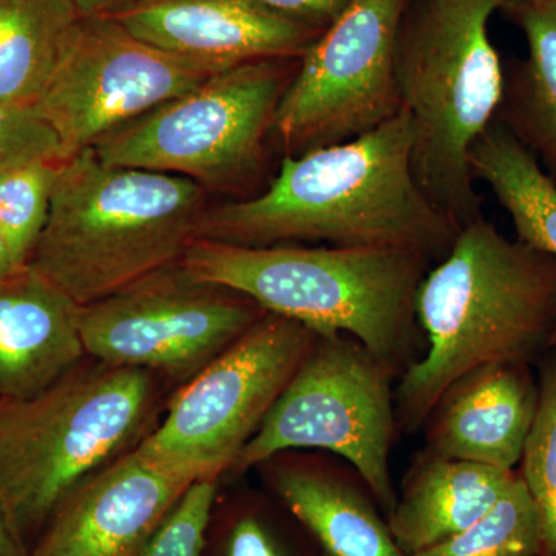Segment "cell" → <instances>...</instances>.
I'll use <instances>...</instances> for the list:
<instances>
[{
  "mask_svg": "<svg viewBox=\"0 0 556 556\" xmlns=\"http://www.w3.org/2000/svg\"><path fill=\"white\" fill-rule=\"evenodd\" d=\"M413 148L415 124L402 109L364 137L283 156L257 195L208 206L199 239L251 248L408 249L441 262L459 228L420 188Z\"/></svg>",
  "mask_w": 556,
  "mask_h": 556,
  "instance_id": "6da1fadb",
  "label": "cell"
},
{
  "mask_svg": "<svg viewBox=\"0 0 556 556\" xmlns=\"http://www.w3.org/2000/svg\"><path fill=\"white\" fill-rule=\"evenodd\" d=\"M427 353L409 364L394 397L405 431L457 380L490 365L527 364L556 336V260L510 240L481 215L459 229L416 294Z\"/></svg>",
  "mask_w": 556,
  "mask_h": 556,
  "instance_id": "7a4b0ae2",
  "label": "cell"
},
{
  "mask_svg": "<svg viewBox=\"0 0 556 556\" xmlns=\"http://www.w3.org/2000/svg\"><path fill=\"white\" fill-rule=\"evenodd\" d=\"M433 260L393 248L237 247L197 239L181 265L317 336L345 334L396 375L413 364L416 294Z\"/></svg>",
  "mask_w": 556,
  "mask_h": 556,
  "instance_id": "3957f363",
  "label": "cell"
},
{
  "mask_svg": "<svg viewBox=\"0 0 556 556\" xmlns=\"http://www.w3.org/2000/svg\"><path fill=\"white\" fill-rule=\"evenodd\" d=\"M207 207V190L193 179L109 166L86 149L60 163L28 265L90 305L181 262Z\"/></svg>",
  "mask_w": 556,
  "mask_h": 556,
  "instance_id": "277c9868",
  "label": "cell"
},
{
  "mask_svg": "<svg viewBox=\"0 0 556 556\" xmlns=\"http://www.w3.org/2000/svg\"><path fill=\"white\" fill-rule=\"evenodd\" d=\"M160 379L87 356L36 396L0 397V510L25 544L79 482L159 426Z\"/></svg>",
  "mask_w": 556,
  "mask_h": 556,
  "instance_id": "5b68a950",
  "label": "cell"
},
{
  "mask_svg": "<svg viewBox=\"0 0 556 556\" xmlns=\"http://www.w3.org/2000/svg\"><path fill=\"white\" fill-rule=\"evenodd\" d=\"M510 0H407L394 72L415 124L413 169L457 228L482 215L470 150L496 118L504 68L489 22Z\"/></svg>",
  "mask_w": 556,
  "mask_h": 556,
  "instance_id": "8992f818",
  "label": "cell"
},
{
  "mask_svg": "<svg viewBox=\"0 0 556 556\" xmlns=\"http://www.w3.org/2000/svg\"><path fill=\"white\" fill-rule=\"evenodd\" d=\"M298 65L265 60L215 73L91 149L109 166L179 175L207 192L247 188L262 175L277 108Z\"/></svg>",
  "mask_w": 556,
  "mask_h": 556,
  "instance_id": "52a82bcc",
  "label": "cell"
},
{
  "mask_svg": "<svg viewBox=\"0 0 556 556\" xmlns=\"http://www.w3.org/2000/svg\"><path fill=\"white\" fill-rule=\"evenodd\" d=\"M393 376L356 339L317 336L230 471L243 473L289 450H325L351 464L390 518L397 501L390 475L397 424Z\"/></svg>",
  "mask_w": 556,
  "mask_h": 556,
  "instance_id": "ba28073f",
  "label": "cell"
},
{
  "mask_svg": "<svg viewBox=\"0 0 556 556\" xmlns=\"http://www.w3.org/2000/svg\"><path fill=\"white\" fill-rule=\"evenodd\" d=\"M316 339L299 321L263 314L178 387L138 452L195 481L219 479L257 433Z\"/></svg>",
  "mask_w": 556,
  "mask_h": 556,
  "instance_id": "9c48e42d",
  "label": "cell"
},
{
  "mask_svg": "<svg viewBox=\"0 0 556 556\" xmlns=\"http://www.w3.org/2000/svg\"><path fill=\"white\" fill-rule=\"evenodd\" d=\"M407 0H351L299 60L270 141L299 156L364 137L402 112L394 47Z\"/></svg>",
  "mask_w": 556,
  "mask_h": 556,
  "instance_id": "30bf717a",
  "label": "cell"
},
{
  "mask_svg": "<svg viewBox=\"0 0 556 556\" xmlns=\"http://www.w3.org/2000/svg\"><path fill=\"white\" fill-rule=\"evenodd\" d=\"M265 313L247 295L193 277L179 262L80 306L79 328L87 356L182 386Z\"/></svg>",
  "mask_w": 556,
  "mask_h": 556,
  "instance_id": "8fae6325",
  "label": "cell"
},
{
  "mask_svg": "<svg viewBox=\"0 0 556 556\" xmlns=\"http://www.w3.org/2000/svg\"><path fill=\"white\" fill-rule=\"evenodd\" d=\"M208 76L135 38L113 17H80L33 105L60 138L65 160Z\"/></svg>",
  "mask_w": 556,
  "mask_h": 556,
  "instance_id": "7c38bea8",
  "label": "cell"
},
{
  "mask_svg": "<svg viewBox=\"0 0 556 556\" xmlns=\"http://www.w3.org/2000/svg\"><path fill=\"white\" fill-rule=\"evenodd\" d=\"M193 482L130 450L61 501L30 556H137Z\"/></svg>",
  "mask_w": 556,
  "mask_h": 556,
  "instance_id": "4fadbf2b",
  "label": "cell"
},
{
  "mask_svg": "<svg viewBox=\"0 0 556 556\" xmlns=\"http://www.w3.org/2000/svg\"><path fill=\"white\" fill-rule=\"evenodd\" d=\"M110 17L207 75L254 61L300 60L321 33L257 0H131Z\"/></svg>",
  "mask_w": 556,
  "mask_h": 556,
  "instance_id": "5bb4252c",
  "label": "cell"
},
{
  "mask_svg": "<svg viewBox=\"0 0 556 556\" xmlns=\"http://www.w3.org/2000/svg\"><path fill=\"white\" fill-rule=\"evenodd\" d=\"M538 407L527 364L490 365L457 380L427 419L430 455L515 470Z\"/></svg>",
  "mask_w": 556,
  "mask_h": 556,
  "instance_id": "9a60e30c",
  "label": "cell"
},
{
  "mask_svg": "<svg viewBox=\"0 0 556 556\" xmlns=\"http://www.w3.org/2000/svg\"><path fill=\"white\" fill-rule=\"evenodd\" d=\"M79 308L31 265L0 278V394L42 393L87 357Z\"/></svg>",
  "mask_w": 556,
  "mask_h": 556,
  "instance_id": "2e32d148",
  "label": "cell"
},
{
  "mask_svg": "<svg viewBox=\"0 0 556 556\" xmlns=\"http://www.w3.org/2000/svg\"><path fill=\"white\" fill-rule=\"evenodd\" d=\"M518 475L428 455L409 473L387 519L391 535L407 556L438 546L484 517Z\"/></svg>",
  "mask_w": 556,
  "mask_h": 556,
  "instance_id": "e0dca14e",
  "label": "cell"
},
{
  "mask_svg": "<svg viewBox=\"0 0 556 556\" xmlns=\"http://www.w3.org/2000/svg\"><path fill=\"white\" fill-rule=\"evenodd\" d=\"M274 492L309 533L321 556H407L372 500L346 475L270 457Z\"/></svg>",
  "mask_w": 556,
  "mask_h": 556,
  "instance_id": "ac0fdd59",
  "label": "cell"
},
{
  "mask_svg": "<svg viewBox=\"0 0 556 556\" xmlns=\"http://www.w3.org/2000/svg\"><path fill=\"white\" fill-rule=\"evenodd\" d=\"M503 11L525 33L529 54L504 72L495 119L556 182V0H510Z\"/></svg>",
  "mask_w": 556,
  "mask_h": 556,
  "instance_id": "d6986e66",
  "label": "cell"
},
{
  "mask_svg": "<svg viewBox=\"0 0 556 556\" xmlns=\"http://www.w3.org/2000/svg\"><path fill=\"white\" fill-rule=\"evenodd\" d=\"M470 169L507 212L517 240L556 260V182L500 121L475 142Z\"/></svg>",
  "mask_w": 556,
  "mask_h": 556,
  "instance_id": "ffe728a7",
  "label": "cell"
},
{
  "mask_svg": "<svg viewBox=\"0 0 556 556\" xmlns=\"http://www.w3.org/2000/svg\"><path fill=\"white\" fill-rule=\"evenodd\" d=\"M80 17L73 0H0V102L35 104Z\"/></svg>",
  "mask_w": 556,
  "mask_h": 556,
  "instance_id": "44dd1931",
  "label": "cell"
},
{
  "mask_svg": "<svg viewBox=\"0 0 556 556\" xmlns=\"http://www.w3.org/2000/svg\"><path fill=\"white\" fill-rule=\"evenodd\" d=\"M413 556H540V521L522 481L464 532Z\"/></svg>",
  "mask_w": 556,
  "mask_h": 556,
  "instance_id": "7402d4cb",
  "label": "cell"
},
{
  "mask_svg": "<svg viewBox=\"0 0 556 556\" xmlns=\"http://www.w3.org/2000/svg\"><path fill=\"white\" fill-rule=\"evenodd\" d=\"M541 372L521 473L540 521V556H556V339Z\"/></svg>",
  "mask_w": 556,
  "mask_h": 556,
  "instance_id": "603a6c76",
  "label": "cell"
},
{
  "mask_svg": "<svg viewBox=\"0 0 556 556\" xmlns=\"http://www.w3.org/2000/svg\"><path fill=\"white\" fill-rule=\"evenodd\" d=\"M61 161H31L0 172V232L20 266L30 263L46 228Z\"/></svg>",
  "mask_w": 556,
  "mask_h": 556,
  "instance_id": "cb8c5ba5",
  "label": "cell"
},
{
  "mask_svg": "<svg viewBox=\"0 0 556 556\" xmlns=\"http://www.w3.org/2000/svg\"><path fill=\"white\" fill-rule=\"evenodd\" d=\"M218 482H193L137 556H203Z\"/></svg>",
  "mask_w": 556,
  "mask_h": 556,
  "instance_id": "d4e9b609",
  "label": "cell"
},
{
  "mask_svg": "<svg viewBox=\"0 0 556 556\" xmlns=\"http://www.w3.org/2000/svg\"><path fill=\"white\" fill-rule=\"evenodd\" d=\"M39 160H64L58 135L35 105L0 102V172Z\"/></svg>",
  "mask_w": 556,
  "mask_h": 556,
  "instance_id": "484cf974",
  "label": "cell"
},
{
  "mask_svg": "<svg viewBox=\"0 0 556 556\" xmlns=\"http://www.w3.org/2000/svg\"><path fill=\"white\" fill-rule=\"evenodd\" d=\"M222 556H311L288 536L273 515L257 506L241 507L230 518Z\"/></svg>",
  "mask_w": 556,
  "mask_h": 556,
  "instance_id": "4316f807",
  "label": "cell"
},
{
  "mask_svg": "<svg viewBox=\"0 0 556 556\" xmlns=\"http://www.w3.org/2000/svg\"><path fill=\"white\" fill-rule=\"evenodd\" d=\"M281 16L324 31L350 5L351 0H257Z\"/></svg>",
  "mask_w": 556,
  "mask_h": 556,
  "instance_id": "83f0119b",
  "label": "cell"
},
{
  "mask_svg": "<svg viewBox=\"0 0 556 556\" xmlns=\"http://www.w3.org/2000/svg\"><path fill=\"white\" fill-rule=\"evenodd\" d=\"M0 556H30L27 544L11 529L2 510H0Z\"/></svg>",
  "mask_w": 556,
  "mask_h": 556,
  "instance_id": "f1b7e54d",
  "label": "cell"
},
{
  "mask_svg": "<svg viewBox=\"0 0 556 556\" xmlns=\"http://www.w3.org/2000/svg\"><path fill=\"white\" fill-rule=\"evenodd\" d=\"M129 2L131 0H73L83 17L110 16Z\"/></svg>",
  "mask_w": 556,
  "mask_h": 556,
  "instance_id": "f546056e",
  "label": "cell"
},
{
  "mask_svg": "<svg viewBox=\"0 0 556 556\" xmlns=\"http://www.w3.org/2000/svg\"><path fill=\"white\" fill-rule=\"evenodd\" d=\"M21 268H24V266L17 265L16 260L11 254L9 243L0 232V278L9 277Z\"/></svg>",
  "mask_w": 556,
  "mask_h": 556,
  "instance_id": "4dcf8cb0",
  "label": "cell"
},
{
  "mask_svg": "<svg viewBox=\"0 0 556 556\" xmlns=\"http://www.w3.org/2000/svg\"><path fill=\"white\" fill-rule=\"evenodd\" d=\"M0 397H2V394H0Z\"/></svg>",
  "mask_w": 556,
  "mask_h": 556,
  "instance_id": "1f68e13d",
  "label": "cell"
}]
</instances>
